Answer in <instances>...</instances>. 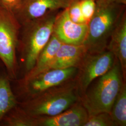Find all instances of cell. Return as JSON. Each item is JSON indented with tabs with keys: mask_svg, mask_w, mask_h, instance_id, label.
I'll return each instance as SVG.
<instances>
[{
	"mask_svg": "<svg viewBox=\"0 0 126 126\" xmlns=\"http://www.w3.org/2000/svg\"><path fill=\"white\" fill-rule=\"evenodd\" d=\"M20 26L15 14L0 5V59L10 79L16 77V50Z\"/></svg>",
	"mask_w": 126,
	"mask_h": 126,
	"instance_id": "cell-5",
	"label": "cell"
},
{
	"mask_svg": "<svg viewBox=\"0 0 126 126\" xmlns=\"http://www.w3.org/2000/svg\"><path fill=\"white\" fill-rule=\"evenodd\" d=\"M88 116L79 100L59 114L38 117V126H84Z\"/></svg>",
	"mask_w": 126,
	"mask_h": 126,
	"instance_id": "cell-10",
	"label": "cell"
},
{
	"mask_svg": "<svg viewBox=\"0 0 126 126\" xmlns=\"http://www.w3.org/2000/svg\"><path fill=\"white\" fill-rule=\"evenodd\" d=\"M116 59L108 50L96 53L86 54L78 67L77 85L83 95L95 79L108 72L113 67Z\"/></svg>",
	"mask_w": 126,
	"mask_h": 126,
	"instance_id": "cell-6",
	"label": "cell"
},
{
	"mask_svg": "<svg viewBox=\"0 0 126 126\" xmlns=\"http://www.w3.org/2000/svg\"><path fill=\"white\" fill-rule=\"evenodd\" d=\"M17 105L16 97L7 77H0V123L5 116Z\"/></svg>",
	"mask_w": 126,
	"mask_h": 126,
	"instance_id": "cell-14",
	"label": "cell"
},
{
	"mask_svg": "<svg viewBox=\"0 0 126 126\" xmlns=\"http://www.w3.org/2000/svg\"><path fill=\"white\" fill-rule=\"evenodd\" d=\"M1 122L5 126H38V117L29 115L17 105L5 116Z\"/></svg>",
	"mask_w": 126,
	"mask_h": 126,
	"instance_id": "cell-15",
	"label": "cell"
},
{
	"mask_svg": "<svg viewBox=\"0 0 126 126\" xmlns=\"http://www.w3.org/2000/svg\"><path fill=\"white\" fill-rule=\"evenodd\" d=\"M110 114L115 126H126V86H122L113 104Z\"/></svg>",
	"mask_w": 126,
	"mask_h": 126,
	"instance_id": "cell-16",
	"label": "cell"
},
{
	"mask_svg": "<svg viewBox=\"0 0 126 126\" xmlns=\"http://www.w3.org/2000/svg\"><path fill=\"white\" fill-rule=\"evenodd\" d=\"M94 13L88 23V32L83 43L88 53L106 50L113 30L126 12V5L109 0L96 1Z\"/></svg>",
	"mask_w": 126,
	"mask_h": 126,
	"instance_id": "cell-1",
	"label": "cell"
},
{
	"mask_svg": "<svg viewBox=\"0 0 126 126\" xmlns=\"http://www.w3.org/2000/svg\"><path fill=\"white\" fill-rule=\"evenodd\" d=\"M1 3L5 8L11 11L16 10L20 6L23 0H0Z\"/></svg>",
	"mask_w": 126,
	"mask_h": 126,
	"instance_id": "cell-20",
	"label": "cell"
},
{
	"mask_svg": "<svg viewBox=\"0 0 126 126\" xmlns=\"http://www.w3.org/2000/svg\"><path fill=\"white\" fill-rule=\"evenodd\" d=\"M84 126H115L110 113H101L89 115Z\"/></svg>",
	"mask_w": 126,
	"mask_h": 126,
	"instance_id": "cell-17",
	"label": "cell"
},
{
	"mask_svg": "<svg viewBox=\"0 0 126 126\" xmlns=\"http://www.w3.org/2000/svg\"><path fill=\"white\" fill-rule=\"evenodd\" d=\"M87 54L83 44L73 45L63 43L55 55L49 70L78 68Z\"/></svg>",
	"mask_w": 126,
	"mask_h": 126,
	"instance_id": "cell-11",
	"label": "cell"
},
{
	"mask_svg": "<svg viewBox=\"0 0 126 126\" xmlns=\"http://www.w3.org/2000/svg\"><path fill=\"white\" fill-rule=\"evenodd\" d=\"M98 78L94 86L80 98V101L89 115L110 113L113 104L125 83L120 63L116 59L113 67Z\"/></svg>",
	"mask_w": 126,
	"mask_h": 126,
	"instance_id": "cell-3",
	"label": "cell"
},
{
	"mask_svg": "<svg viewBox=\"0 0 126 126\" xmlns=\"http://www.w3.org/2000/svg\"><path fill=\"white\" fill-rule=\"evenodd\" d=\"M78 71L76 67L48 70L29 80H22L23 90L31 98L46 90L72 80L76 77Z\"/></svg>",
	"mask_w": 126,
	"mask_h": 126,
	"instance_id": "cell-7",
	"label": "cell"
},
{
	"mask_svg": "<svg viewBox=\"0 0 126 126\" xmlns=\"http://www.w3.org/2000/svg\"><path fill=\"white\" fill-rule=\"evenodd\" d=\"M60 11L51 12L22 25L21 48L25 74L34 67L41 51L50 40Z\"/></svg>",
	"mask_w": 126,
	"mask_h": 126,
	"instance_id": "cell-4",
	"label": "cell"
},
{
	"mask_svg": "<svg viewBox=\"0 0 126 126\" xmlns=\"http://www.w3.org/2000/svg\"><path fill=\"white\" fill-rule=\"evenodd\" d=\"M106 50L111 51L120 63L124 80L126 77V12L110 36Z\"/></svg>",
	"mask_w": 126,
	"mask_h": 126,
	"instance_id": "cell-12",
	"label": "cell"
},
{
	"mask_svg": "<svg viewBox=\"0 0 126 126\" xmlns=\"http://www.w3.org/2000/svg\"><path fill=\"white\" fill-rule=\"evenodd\" d=\"M67 10L70 17L74 22L88 24L82 13L79 0H74L68 7Z\"/></svg>",
	"mask_w": 126,
	"mask_h": 126,
	"instance_id": "cell-18",
	"label": "cell"
},
{
	"mask_svg": "<svg viewBox=\"0 0 126 126\" xmlns=\"http://www.w3.org/2000/svg\"><path fill=\"white\" fill-rule=\"evenodd\" d=\"M88 32V24L74 22L70 18L67 8L60 10L54 23L53 32L63 43L83 45Z\"/></svg>",
	"mask_w": 126,
	"mask_h": 126,
	"instance_id": "cell-9",
	"label": "cell"
},
{
	"mask_svg": "<svg viewBox=\"0 0 126 126\" xmlns=\"http://www.w3.org/2000/svg\"><path fill=\"white\" fill-rule=\"evenodd\" d=\"M74 0H23L15 16L21 25L55 11L65 9Z\"/></svg>",
	"mask_w": 126,
	"mask_h": 126,
	"instance_id": "cell-8",
	"label": "cell"
},
{
	"mask_svg": "<svg viewBox=\"0 0 126 126\" xmlns=\"http://www.w3.org/2000/svg\"><path fill=\"white\" fill-rule=\"evenodd\" d=\"M80 96L76 81L71 80L32 97L20 107L32 116H53L79 101Z\"/></svg>",
	"mask_w": 126,
	"mask_h": 126,
	"instance_id": "cell-2",
	"label": "cell"
},
{
	"mask_svg": "<svg viewBox=\"0 0 126 126\" xmlns=\"http://www.w3.org/2000/svg\"><path fill=\"white\" fill-rule=\"evenodd\" d=\"M63 43L52 34L48 43L41 51L32 70L25 74L23 81L29 80L49 69L55 55Z\"/></svg>",
	"mask_w": 126,
	"mask_h": 126,
	"instance_id": "cell-13",
	"label": "cell"
},
{
	"mask_svg": "<svg viewBox=\"0 0 126 126\" xmlns=\"http://www.w3.org/2000/svg\"><path fill=\"white\" fill-rule=\"evenodd\" d=\"M95 0V1H97V0Z\"/></svg>",
	"mask_w": 126,
	"mask_h": 126,
	"instance_id": "cell-22",
	"label": "cell"
},
{
	"mask_svg": "<svg viewBox=\"0 0 126 126\" xmlns=\"http://www.w3.org/2000/svg\"><path fill=\"white\" fill-rule=\"evenodd\" d=\"M82 14L88 23L93 16L96 9V1L95 0H79Z\"/></svg>",
	"mask_w": 126,
	"mask_h": 126,
	"instance_id": "cell-19",
	"label": "cell"
},
{
	"mask_svg": "<svg viewBox=\"0 0 126 126\" xmlns=\"http://www.w3.org/2000/svg\"><path fill=\"white\" fill-rule=\"evenodd\" d=\"M109 0L117 4L126 5V0Z\"/></svg>",
	"mask_w": 126,
	"mask_h": 126,
	"instance_id": "cell-21",
	"label": "cell"
}]
</instances>
